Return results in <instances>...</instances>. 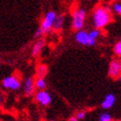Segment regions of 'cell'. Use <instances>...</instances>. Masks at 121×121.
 Segmentation results:
<instances>
[{
    "mask_svg": "<svg viewBox=\"0 0 121 121\" xmlns=\"http://www.w3.org/2000/svg\"><path fill=\"white\" fill-rule=\"evenodd\" d=\"M113 51L115 53V55L119 58H121V40L120 41H117L115 45L113 47Z\"/></svg>",
    "mask_w": 121,
    "mask_h": 121,
    "instance_id": "cell-15",
    "label": "cell"
},
{
    "mask_svg": "<svg viewBox=\"0 0 121 121\" xmlns=\"http://www.w3.org/2000/svg\"><path fill=\"white\" fill-rule=\"evenodd\" d=\"M99 35H100V30H98V29L92 30V31L89 33V42H88V45L94 46L95 44L96 39H98Z\"/></svg>",
    "mask_w": 121,
    "mask_h": 121,
    "instance_id": "cell-11",
    "label": "cell"
},
{
    "mask_svg": "<svg viewBox=\"0 0 121 121\" xmlns=\"http://www.w3.org/2000/svg\"><path fill=\"white\" fill-rule=\"evenodd\" d=\"M120 73V65H119V60L113 59L110 61L109 66H108V76L112 79H118Z\"/></svg>",
    "mask_w": 121,
    "mask_h": 121,
    "instance_id": "cell-6",
    "label": "cell"
},
{
    "mask_svg": "<svg viewBox=\"0 0 121 121\" xmlns=\"http://www.w3.org/2000/svg\"><path fill=\"white\" fill-rule=\"evenodd\" d=\"M119 65H120V73H121V61H119Z\"/></svg>",
    "mask_w": 121,
    "mask_h": 121,
    "instance_id": "cell-22",
    "label": "cell"
},
{
    "mask_svg": "<svg viewBox=\"0 0 121 121\" xmlns=\"http://www.w3.org/2000/svg\"><path fill=\"white\" fill-rule=\"evenodd\" d=\"M56 17H57V14L54 11H48L45 14L43 20L41 22V26H40V28L42 29L44 34L50 33V31L53 28V24L56 19Z\"/></svg>",
    "mask_w": 121,
    "mask_h": 121,
    "instance_id": "cell-3",
    "label": "cell"
},
{
    "mask_svg": "<svg viewBox=\"0 0 121 121\" xmlns=\"http://www.w3.org/2000/svg\"><path fill=\"white\" fill-rule=\"evenodd\" d=\"M76 117L79 120H83L85 117H86V111H79L76 114Z\"/></svg>",
    "mask_w": 121,
    "mask_h": 121,
    "instance_id": "cell-19",
    "label": "cell"
},
{
    "mask_svg": "<svg viewBox=\"0 0 121 121\" xmlns=\"http://www.w3.org/2000/svg\"><path fill=\"white\" fill-rule=\"evenodd\" d=\"M112 8H113L114 12H115L116 14L121 16V2H114Z\"/></svg>",
    "mask_w": 121,
    "mask_h": 121,
    "instance_id": "cell-17",
    "label": "cell"
},
{
    "mask_svg": "<svg viewBox=\"0 0 121 121\" xmlns=\"http://www.w3.org/2000/svg\"><path fill=\"white\" fill-rule=\"evenodd\" d=\"M45 45V41L41 39H39L37 41L34 43L33 45V49H32V54L34 57H38L40 55V53L43 50V47Z\"/></svg>",
    "mask_w": 121,
    "mask_h": 121,
    "instance_id": "cell-9",
    "label": "cell"
},
{
    "mask_svg": "<svg viewBox=\"0 0 121 121\" xmlns=\"http://www.w3.org/2000/svg\"><path fill=\"white\" fill-rule=\"evenodd\" d=\"M48 68L45 64H39L37 67V75L38 78H44L47 75Z\"/></svg>",
    "mask_w": 121,
    "mask_h": 121,
    "instance_id": "cell-13",
    "label": "cell"
},
{
    "mask_svg": "<svg viewBox=\"0 0 121 121\" xmlns=\"http://www.w3.org/2000/svg\"><path fill=\"white\" fill-rule=\"evenodd\" d=\"M118 79H119V81H120V82H121V75H120V76H119V78H118Z\"/></svg>",
    "mask_w": 121,
    "mask_h": 121,
    "instance_id": "cell-23",
    "label": "cell"
},
{
    "mask_svg": "<svg viewBox=\"0 0 121 121\" xmlns=\"http://www.w3.org/2000/svg\"><path fill=\"white\" fill-rule=\"evenodd\" d=\"M35 88L39 91L44 90L46 88V82L44 78H37V80H35Z\"/></svg>",
    "mask_w": 121,
    "mask_h": 121,
    "instance_id": "cell-14",
    "label": "cell"
},
{
    "mask_svg": "<svg viewBox=\"0 0 121 121\" xmlns=\"http://www.w3.org/2000/svg\"><path fill=\"white\" fill-rule=\"evenodd\" d=\"M115 100H116L115 95H114L113 94H107L105 95L104 99L101 102V107L104 108V109H109V108H111L114 105Z\"/></svg>",
    "mask_w": 121,
    "mask_h": 121,
    "instance_id": "cell-10",
    "label": "cell"
},
{
    "mask_svg": "<svg viewBox=\"0 0 121 121\" xmlns=\"http://www.w3.org/2000/svg\"><path fill=\"white\" fill-rule=\"evenodd\" d=\"M49 121H54V120H49Z\"/></svg>",
    "mask_w": 121,
    "mask_h": 121,
    "instance_id": "cell-26",
    "label": "cell"
},
{
    "mask_svg": "<svg viewBox=\"0 0 121 121\" xmlns=\"http://www.w3.org/2000/svg\"><path fill=\"white\" fill-rule=\"evenodd\" d=\"M116 121H121V119H120V120H116Z\"/></svg>",
    "mask_w": 121,
    "mask_h": 121,
    "instance_id": "cell-25",
    "label": "cell"
},
{
    "mask_svg": "<svg viewBox=\"0 0 121 121\" xmlns=\"http://www.w3.org/2000/svg\"><path fill=\"white\" fill-rule=\"evenodd\" d=\"M24 91H25V94L28 96H31L35 94V80L33 77H28L25 80V84H24Z\"/></svg>",
    "mask_w": 121,
    "mask_h": 121,
    "instance_id": "cell-7",
    "label": "cell"
},
{
    "mask_svg": "<svg viewBox=\"0 0 121 121\" xmlns=\"http://www.w3.org/2000/svg\"><path fill=\"white\" fill-rule=\"evenodd\" d=\"M2 86L6 90H11V91H17L21 87V81L20 79L15 75L7 76L5 77L2 81Z\"/></svg>",
    "mask_w": 121,
    "mask_h": 121,
    "instance_id": "cell-4",
    "label": "cell"
},
{
    "mask_svg": "<svg viewBox=\"0 0 121 121\" xmlns=\"http://www.w3.org/2000/svg\"><path fill=\"white\" fill-rule=\"evenodd\" d=\"M75 39L78 43H80L82 45H88L89 42V33L84 31V30H80L77 31L75 35Z\"/></svg>",
    "mask_w": 121,
    "mask_h": 121,
    "instance_id": "cell-8",
    "label": "cell"
},
{
    "mask_svg": "<svg viewBox=\"0 0 121 121\" xmlns=\"http://www.w3.org/2000/svg\"><path fill=\"white\" fill-rule=\"evenodd\" d=\"M3 94L1 93V91H0V106L2 105V104H3Z\"/></svg>",
    "mask_w": 121,
    "mask_h": 121,
    "instance_id": "cell-20",
    "label": "cell"
},
{
    "mask_svg": "<svg viewBox=\"0 0 121 121\" xmlns=\"http://www.w3.org/2000/svg\"><path fill=\"white\" fill-rule=\"evenodd\" d=\"M89 1H92V0H89Z\"/></svg>",
    "mask_w": 121,
    "mask_h": 121,
    "instance_id": "cell-27",
    "label": "cell"
},
{
    "mask_svg": "<svg viewBox=\"0 0 121 121\" xmlns=\"http://www.w3.org/2000/svg\"><path fill=\"white\" fill-rule=\"evenodd\" d=\"M35 99L39 102V104L43 105V106H48L51 104L52 98L50 94L45 90H40L35 94Z\"/></svg>",
    "mask_w": 121,
    "mask_h": 121,
    "instance_id": "cell-5",
    "label": "cell"
},
{
    "mask_svg": "<svg viewBox=\"0 0 121 121\" xmlns=\"http://www.w3.org/2000/svg\"><path fill=\"white\" fill-rule=\"evenodd\" d=\"M44 33H43V31H42V29L39 27L37 31H35V39H41V37H42V35H43Z\"/></svg>",
    "mask_w": 121,
    "mask_h": 121,
    "instance_id": "cell-18",
    "label": "cell"
},
{
    "mask_svg": "<svg viewBox=\"0 0 121 121\" xmlns=\"http://www.w3.org/2000/svg\"><path fill=\"white\" fill-rule=\"evenodd\" d=\"M86 11L84 8L76 9L72 14V29L74 31H80L83 30L85 21H86Z\"/></svg>",
    "mask_w": 121,
    "mask_h": 121,
    "instance_id": "cell-2",
    "label": "cell"
},
{
    "mask_svg": "<svg viewBox=\"0 0 121 121\" xmlns=\"http://www.w3.org/2000/svg\"><path fill=\"white\" fill-rule=\"evenodd\" d=\"M69 121H79V119H78L76 116H71L69 118Z\"/></svg>",
    "mask_w": 121,
    "mask_h": 121,
    "instance_id": "cell-21",
    "label": "cell"
},
{
    "mask_svg": "<svg viewBox=\"0 0 121 121\" xmlns=\"http://www.w3.org/2000/svg\"><path fill=\"white\" fill-rule=\"evenodd\" d=\"M99 121H112V117L108 112H104L99 115Z\"/></svg>",
    "mask_w": 121,
    "mask_h": 121,
    "instance_id": "cell-16",
    "label": "cell"
},
{
    "mask_svg": "<svg viewBox=\"0 0 121 121\" xmlns=\"http://www.w3.org/2000/svg\"><path fill=\"white\" fill-rule=\"evenodd\" d=\"M111 22V14L108 7L96 6L93 12V23L95 29L101 30Z\"/></svg>",
    "mask_w": 121,
    "mask_h": 121,
    "instance_id": "cell-1",
    "label": "cell"
},
{
    "mask_svg": "<svg viewBox=\"0 0 121 121\" xmlns=\"http://www.w3.org/2000/svg\"><path fill=\"white\" fill-rule=\"evenodd\" d=\"M0 64H1V58H0Z\"/></svg>",
    "mask_w": 121,
    "mask_h": 121,
    "instance_id": "cell-24",
    "label": "cell"
},
{
    "mask_svg": "<svg viewBox=\"0 0 121 121\" xmlns=\"http://www.w3.org/2000/svg\"><path fill=\"white\" fill-rule=\"evenodd\" d=\"M64 21H65V16L64 15H59L56 17L55 21H54V24H53V30L54 31H61L63 26H64Z\"/></svg>",
    "mask_w": 121,
    "mask_h": 121,
    "instance_id": "cell-12",
    "label": "cell"
}]
</instances>
